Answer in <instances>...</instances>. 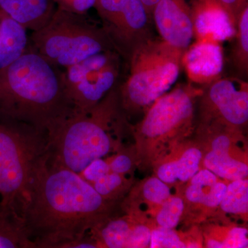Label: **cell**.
<instances>
[{
  "mask_svg": "<svg viewBox=\"0 0 248 248\" xmlns=\"http://www.w3.org/2000/svg\"><path fill=\"white\" fill-rule=\"evenodd\" d=\"M120 203L103 198L79 173L51 164L46 155L20 215L35 248H97L89 232L116 215Z\"/></svg>",
  "mask_w": 248,
  "mask_h": 248,
  "instance_id": "6da1fadb",
  "label": "cell"
},
{
  "mask_svg": "<svg viewBox=\"0 0 248 248\" xmlns=\"http://www.w3.org/2000/svg\"><path fill=\"white\" fill-rule=\"evenodd\" d=\"M0 113L47 132L71 117L63 71L29 50L0 71Z\"/></svg>",
  "mask_w": 248,
  "mask_h": 248,
  "instance_id": "7a4b0ae2",
  "label": "cell"
},
{
  "mask_svg": "<svg viewBox=\"0 0 248 248\" xmlns=\"http://www.w3.org/2000/svg\"><path fill=\"white\" fill-rule=\"evenodd\" d=\"M126 115L118 90L112 89L86 113L73 114L48 132L47 159L77 173L122 146Z\"/></svg>",
  "mask_w": 248,
  "mask_h": 248,
  "instance_id": "3957f363",
  "label": "cell"
},
{
  "mask_svg": "<svg viewBox=\"0 0 248 248\" xmlns=\"http://www.w3.org/2000/svg\"><path fill=\"white\" fill-rule=\"evenodd\" d=\"M203 90L179 84L158 98L141 122L132 127L138 166L151 167L174 146L190 138L195 130V104Z\"/></svg>",
  "mask_w": 248,
  "mask_h": 248,
  "instance_id": "277c9868",
  "label": "cell"
},
{
  "mask_svg": "<svg viewBox=\"0 0 248 248\" xmlns=\"http://www.w3.org/2000/svg\"><path fill=\"white\" fill-rule=\"evenodd\" d=\"M48 142L46 130L0 113V202L19 215Z\"/></svg>",
  "mask_w": 248,
  "mask_h": 248,
  "instance_id": "5b68a950",
  "label": "cell"
},
{
  "mask_svg": "<svg viewBox=\"0 0 248 248\" xmlns=\"http://www.w3.org/2000/svg\"><path fill=\"white\" fill-rule=\"evenodd\" d=\"M184 52L161 38L153 37L138 46L129 58V76L118 90L125 115L146 111L175 83Z\"/></svg>",
  "mask_w": 248,
  "mask_h": 248,
  "instance_id": "8992f818",
  "label": "cell"
},
{
  "mask_svg": "<svg viewBox=\"0 0 248 248\" xmlns=\"http://www.w3.org/2000/svg\"><path fill=\"white\" fill-rule=\"evenodd\" d=\"M29 50L65 69L94 54L115 49L102 27L86 14L57 7L50 20L29 36Z\"/></svg>",
  "mask_w": 248,
  "mask_h": 248,
  "instance_id": "52a82bcc",
  "label": "cell"
},
{
  "mask_svg": "<svg viewBox=\"0 0 248 248\" xmlns=\"http://www.w3.org/2000/svg\"><path fill=\"white\" fill-rule=\"evenodd\" d=\"M122 58L117 50H108L63 69L67 97L74 114L89 112L115 89Z\"/></svg>",
  "mask_w": 248,
  "mask_h": 248,
  "instance_id": "ba28073f",
  "label": "cell"
},
{
  "mask_svg": "<svg viewBox=\"0 0 248 248\" xmlns=\"http://www.w3.org/2000/svg\"><path fill=\"white\" fill-rule=\"evenodd\" d=\"M197 134L203 151L202 168L227 182L248 179V151L242 130L201 122Z\"/></svg>",
  "mask_w": 248,
  "mask_h": 248,
  "instance_id": "9c48e42d",
  "label": "cell"
},
{
  "mask_svg": "<svg viewBox=\"0 0 248 248\" xmlns=\"http://www.w3.org/2000/svg\"><path fill=\"white\" fill-rule=\"evenodd\" d=\"M94 7L114 48L128 61L138 46L155 37L141 0H97Z\"/></svg>",
  "mask_w": 248,
  "mask_h": 248,
  "instance_id": "30bf717a",
  "label": "cell"
},
{
  "mask_svg": "<svg viewBox=\"0 0 248 248\" xmlns=\"http://www.w3.org/2000/svg\"><path fill=\"white\" fill-rule=\"evenodd\" d=\"M201 122H215L242 130L248 121V84L236 78H218L201 95Z\"/></svg>",
  "mask_w": 248,
  "mask_h": 248,
  "instance_id": "8fae6325",
  "label": "cell"
},
{
  "mask_svg": "<svg viewBox=\"0 0 248 248\" xmlns=\"http://www.w3.org/2000/svg\"><path fill=\"white\" fill-rule=\"evenodd\" d=\"M205 168H201L187 182L177 186L184 203L182 221L198 224L216 215L228 183Z\"/></svg>",
  "mask_w": 248,
  "mask_h": 248,
  "instance_id": "7c38bea8",
  "label": "cell"
},
{
  "mask_svg": "<svg viewBox=\"0 0 248 248\" xmlns=\"http://www.w3.org/2000/svg\"><path fill=\"white\" fill-rule=\"evenodd\" d=\"M155 225L141 214H117L89 232L97 248H149Z\"/></svg>",
  "mask_w": 248,
  "mask_h": 248,
  "instance_id": "4fadbf2b",
  "label": "cell"
},
{
  "mask_svg": "<svg viewBox=\"0 0 248 248\" xmlns=\"http://www.w3.org/2000/svg\"><path fill=\"white\" fill-rule=\"evenodd\" d=\"M152 18L160 38L185 53L194 38L192 10L186 0H159Z\"/></svg>",
  "mask_w": 248,
  "mask_h": 248,
  "instance_id": "5bb4252c",
  "label": "cell"
},
{
  "mask_svg": "<svg viewBox=\"0 0 248 248\" xmlns=\"http://www.w3.org/2000/svg\"><path fill=\"white\" fill-rule=\"evenodd\" d=\"M203 151L197 140L186 139L152 165L154 175L171 186L182 185L202 166Z\"/></svg>",
  "mask_w": 248,
  "mask_h": 248,
  "instance_id": "9a60e30c",
  "label": "cell"
},
{
  "mask_svg": "<svg viewBox=\"0 0 248 248\" xmlns=\"http://www.w3.org/2000/svg\"><path fill=\"white\" fill-rule=\"evenodd\" d=\"M182 66L192 84L207 86L221 78L223 52L220 42L196 41L183 55Z\"/></svg>",
  "mask_w": 248,
  "mask_h": 248,
  "instance_id": "2e32d148",
  "label": "cell"
},
{
  "mask_svg": "<svg viewBox=\"0 0 248 248\" xmlns=\"http://www.w3.org/2000/svg\"><path fill=\"white\" fill-rule=\"evenodd\" d=\"M194 37L221 42L236 35V26L217 0H192Z\"/></svg>",
  "mask_w": 248,
  "mask_h": 248,
  "instance_id": "e0dca14e",
  "label": "cell"
},
{
  "mask_svg": "<svg viewBox=\"0 0 248 248\" xmlns=\"http://www.w3.org/2000/svg\"><path fill=\"white\" fill-rule=\"evenodd\" d=\"M174 186L161 181L153 174L137 184L124 197L120 203L125 213H138L148 217L156 207L168 200L172 192Z\"/></svg>",
  "mask_w": 248,
  "mask_h": 248,
  "instance_id": "ac0fdd59",
  "label": "cell"
},
{
  "mask_svg": "<svg viewBox=\"0 0 248 248\" xmlns=\"http://www.w3.org/2000/svg\"><path fill=\"white\" fill-rule=\"evenodd\" d=\"M56 8L54 0H0V10L32 31L44 27Z\"/></svg>",
  "mask_w": 248,
  "mask_h": 248,
  "instance_id": "d6986e66",
  "label": "cell"
},
{
  "mask_svg": "<svg viewBox=\"0 0 248 248\" xmlns=\"http://www.w3.org/2000/svg\"><path fill=\"white\" fill-rule=\"evenodd\" d=\"M29 50L27 29L0 10V71Z\"/></svg>",
  "mask_w": 248,
  "mask_h": 248,
  "instance_id": "ffe728a7",
  "label": "cell"
},
{
  "mask_svg": "<svg viewBox=\"0 0 248 248\" xmlns=\"http://www.w3.org/2000/svg\"><path fill=\"white\" fill-rule=\"evenodd\" d=\"M84 179L103 198L111 202H122L133 184L132 177L112 172L107 160L99 163Z\"/></svg>",
  "mask_w": 248,
  "mask_h": 248,
  "instance_id": "44dd1931",
  "label": "cell"
},
{
  "mask_svg": "<svg viewBox=\"0 0 248 248\" xmlns=\"http://www.w3.org/2000/svg\"><path fill=\"white\" fill-rule=\"evenodd\" d=\"M207 222V221H205ZM202 230L203 248H245L248 247V231L234 223H218L210 220Z\"/></svg>",
  "mask_w": 248,
  "mask_h": 248,
  "instance_id": "7402d4cb",
  "label": "cell"
},
{
  "mask_svg": "<svg viewBox=\"0 0 248 248\" xmlns=\"http://www.w3.org/2000/svg\"><path fill=\"white\" fill-rule=\"evenodd\" d=\"M0 248H35L28 236L22 217L0 202Z\"/></svg>",
  "mask_w": 248,
  "mask_h": 248,
  "instance_id": "603a6c76",
  "label": "cell"
},
{
  "mask_svg": "<svg viewBox=\"0 0 248 248\" xmlns=\"http://www.w3.org/2000/svg\"><path fill=\"white\" fill-rule=\"evenodd\" d=\"M149 248H203L202 230L197 226L186 232L154 226L152 230Z\"/></svg>",
  "mask_w": 248,
  "mask_h": 248,
  "instance_id": "cb8c5ba5",
  "label": "cell"
},
{
  "mask_svg": "<svg viewBox=\"0 0 248 248\" xmlns=\"http://www.w3.org/2000/svg\"><path fill=\"white\" fill-rule=\"evenodd\" d=\"M247 222L248 217V180L237 179L228 183L227 188L216 215L212 218L227 216ZM211 219V218H210Z\"/></svg>",
  "mask_w": 248,
  "mask_h": 248,
  "instance_id": "d4e9b609",
  "label": "cell"
},
{
  "mask_svg": "<svg viewBox=\"0 0 248 248\" xmlns=\"http://www.w3.org/2000/svg\"><path fill=\"white\" fill-rule=\"evenodd\" d=\"M184 212V200L177 189L175 193L171 195L159 206L154 209L147 218L155 226L176 229L182 221Z\"/></svg>",
  "mask_w": 248,
  "mask_h": 248,
  "instance_id": "484cf974",
  "label": "cell"
},
{
  "mask_svg": "<svg viewBox=\"0 0 248 248\" xmlns=\"http://www.w3.org/2000/svg\"><path fill=\"white\" fill-rule=\"evenodd\" d=\"M236 45L233 51L235 66L240 73L247 74L248 69V6L238 17L236 23Z\"/></svg>",
  "mask_w": 248,
  "mask_h": 248,
  "instance_id": "4316f807",
  "label": "cell"
},
{
  "mask_svg": "<svg viewBox=\"0 0 248 248\" xmlns=\"http://www.w3.org/2000/svg\"><path fill=\"white\" fill-rule=\"evenodd\" d=\"M106 160L112 172L125 176H130L135 166H138L133 147L129 149L122 146L118 151Z\"/></svg>",
  "mask_w": 248,
  "mask_h": 248,
  "instance_id": "83f0119b",
  "label": "cell"
},
{
  "mask_svg": "<svg viewBox=\"0 0 248 248\" xmlns=\"http://www.w3.org/2000/svg\"><path fill=\"white\" fill-rule=\"evenodd\" d=\"M57 7L73 14L84 15L94 7L97 0H54Z\"/></svg>",
  "mask_w": 248,
  "mask_h": 248,
  "instance_id": "f1b7e54d",
  "label": "cell"
},
{
  "mask_svg": "<svg viewBox=\"0 0 248 248\" xmlns=\"http://www.w3.org/2000/svg\"><path fill=\"white\" fill-rule=\"evenodd\" d=\"M229 15L232 22L236 26L238 17L243 10L248 6V0H217Z\"/></svg>",
  "mask_w": 248,
  "mask_h": 248,
  "instance_id": "f546056e",
  "label": "cell"
},
{
  "mask_svg": "<svg viewBox=\"0 0 248 248\" xmlns=\"http://www.w3.org/2000/svg\"><path fill=\"white\" fill-rule=\"evenodd\" d=\"M141 1L146 6L148 12L152 16V13H153L155 5L159 1V0H141Z\"/></svg>",
  "mask_w": 248,
  "mask_h": 248,
  "instance_id": "4dcf8cb0",
  "label": "cell"
}]
</instances>
